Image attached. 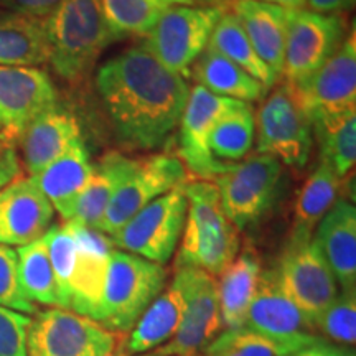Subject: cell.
I'll list each match as a JSON object with an SVG mask.
<instances>
[{
	"instance_id": "cell-1",
	"label": "cell",
	"mask_w": 356,
	"mask_h": 356,
	"mask_svg": "<svg viewBox=\"0 0 356 356\" xmlns=\"http://www.w3.org/2000/svg\"><path fill=\"white\" fill-rule=\"evenodd\" d=\"M119 142L132 150H154L180 126L190 88L185 78L160 65L142 44L106 61L96 74Z\"/></svg>"
},
{
	"instance_id": "cell-2",
	"label": "cell",
	"mask_w": 356,
	"mask_h": 356,
	"mask_svg": "<svg viewBox=\"0 0 356 356\" xmlns=\"http://www.w3.org/2000/svg\"><path fill=\"white\" fill-rule=\"evenodd\" d=\"M48 63L60 79L79 84L114 42L101 0H63L43 20Z\"/></svg>"
},
{
	"instance_id": "cell-3",
	"label": "cell",
	"mask_w": 356,
	"mask_h": 356,
	"mask_svg": "<svg viewBox=\"0 0 356 356\" xmlns=\"http://www.w3.org/2000/svg\"><path fill=\"white\" fill-rule=\"evenodd\" d=\"M167 269L131 252L113 249L99 323L124 337L165 289Z\"/></svg>"
},
{
	"instance_id": "cell-4",
	"label": "cell",
	"mask_w": 356,
	"mask_h": 356,
	"mask_svg": "<svg viewBox=\"0 0 356 356\" xmlns=\"http://www.w3.org/2000/svg\"><path fill=\"white\" fill-rule=\"evenodd\" d=\"M309 119L312 131H322L356 114L355 29L335 55L296 88H289Z\"/></svg>"
},
{
	"instance_id": "cell-5",
	"label": "cell",
	"mask_w": 356,
	"mask_h": 356,
	"mask_svg": "<svg viewBox=\"0 0 356 356\" xmlns=\"http://www.w3.org/2000/svg\"><path fill=\"white\" fill-rule=\"evenodd\" d=\"M222 13L225 8L220 6L167 7L144 37L142 47L172 73L190 78L191 66L208 47Z\"/></svg>"
},
{
	"instance_id": "cell-6",
	"label": "cell",
	"mask_w": 356,
	"mask_h": 356,
	"mask_svg": "<svg viewBox=\"0 0 356 356\" xmlns=\"http://www.w3.org/2000/svg\"><path fill=\"white\" fill-rule=\"evenodd\" d=\"M215 185L225 215L239 231L259 222L277 200L282 163L266 154L248 155L218 175Z\"/></svg>"
},
{
	"instance_id": "cell-7",
	"label": "cell",
	"mask_w": 356,
	"mask_h": 356,
	"mask_svg": "<svg viewBox=\"0 0 356 356\" xmlns=\"http://www.w3.org/2000/svg\"><path fill=\"white\" fill-rule=\"evenodd\" d=\"M185 220L186 197L180 185L142 208L109 241L119 251L165 266L175 254Z\"/></svg>"
},
{
	"instance_id": "cell-8",
	"label": "cell",
	"mask_w": 356,
	"mask_h": 356,
	"mask_svg": "<svg viewBox=\"0 0 356 356\" xmlns=\"http://www.w3.org/2000/svg\"><path fill=\"white\" fill-rule=\"evenodd\" d=\"M121 335L73 310H38L26 335V356H114Z\"/></svg>"
},
{
	"instance_id": "cell-9",
	"label": "cell",
	"mask_w": 356,
	"mask_h": 356,
	"mask_svg": "<svg viewBox=\"0 0 356 356\" xmlns=\"http://www.w3.org/2000/svg\"><path fill=\"white\" fill-rule=\"evenodd\" d=\"M341 13L287 10V38L282 76L287 88H296L318 71L348 37Z\"/></svg>"
},
{
	"instance_id": "cell-10",
	"label": "cell",
	"mask_w": 356,
	"mask_h": 356,
	"mask_svg": "<svg viewBox=\"0 0 356 356\" xmlns=\"http://www.w3.org/2000/svg\"><path fill=\"white\" fill-rule=\"evenodd\" d=\"M312 236L291 233L274 269L280 286L314 328L315 320L332 304L340 287Z\"/></svg>"
},
{
	"instance_id": "cell-11",
	"label": "cell",
	"mask_w": 356,
	"mask_h": 356,
	"mask_svg": "<svg viewBox=\"0 0 356 356\" xmlns=\"http://www.w3.org/2000/svg\"><path fill=\"white\" fill-rule=\"evenodd\" d=\"M173 279L184 293V320L172 340L152 353L157 356L202 353L207 345L222 332L218 277L195 267H177Z\"/></svg>"
},
{
	"instance_id": "cell-12",
	"label": "cell",
	"mask_w": 356,
	"mask_h": 356,
	"mask_svg": "<svg viewBox=\"0 0 356 356\" xmlns=\"http://www.w3.org/2000/svg\"><path fill=\"white\" fill-rule=\"evenodd\" d=\"M257 154L277 159L289 167L304 168L312 149V126L286 84L262 101L254 118Z\"/></svg>"
},
{
	"instance_id": "cell-13",
	"label": "cell",
	"mask_w": 356,
	"mask_h": 356,
	"mask_svg": "<svg viewBox=\"0 0 356 356\" xmlns=\"http://www.w3.org/2000/svg\"><path fill=\"white\" fill-rule=\"evenodd\" d=\"M185 181L186 170L178 157L168 154L139 157L136 168L114 193L96 231L113 238L142 208Z\"/></svg>"
},
{
	"instance_id": "cell-14",
	"label": "cell",
	"mask_w": 356,
	"mask_h": 356,
	"mask_svg": "<svg viewBox=\"0 0 356 356\" xmlns=\"http://www.w3.org/2000/svg\"><path fill=\"white\" fill-rule=\"evenodd\" d=\"M248 102L216 96L200 84L190 89L188 99L180 119V160L185 170L198 180H215L228 170L231 163L220 162L210 150V136L215 124L225 114L236 111Z\"/></svg>"
},
{
	"instance_id": "cell-15",
	"label": "cell",
	"mask_w": 356,
	"mask_h": 356,
	"mask_svg": "<svg viewBox=\"0 0 356 356\" xmlns=\"http://www.w3.org/2000/svg\"><path fill=\"white\" fill-rule=\"evenodd\" d=\"M56 102L53 79L40 66H0V139L17 145L29 124Z\"/></svg>"
},
{
	"instance_id": "cell-16",
	"label": "cell",
	"mask_w": 356,
	"mask_h": 356,
	"mask_svg": "<svg viewBox=\"0 0 356 356\" xmlns=\"http://www.w3.org/2000/svg\"><path fill=\"white\" fill-rule=\"evenodd\" d=\"M244 327L293 345H309L318 338L310 320L280 286L275 269L261 273Z\"/></svg>"
},
{
	"instance_id": "cell-17",
	"label": "cell",
	"mask_w": 356,
	"mask_h": 356,
	"mask_svg": "<svg viewBox=\"0 0 356 356\" xmlns=\"http://www.w3.org/2000/svg\"><path fill=\"white\" fill-rule=\"evenodd\" d=\"M74 222V221H73ZM76 225V257L71 273L66 304L68 310L99 322L113 243L96 229Z\"/></svg>"
},
{
	"instance_id": "cell-18",
	"label": "cell",
	"mask_w": 356,
	"mask_h": 356,
	"mask_svg": "<svg viewBox=\"0 0 356 356\" xmlns=\"http://www.w3.org/2000/svg\"><path fill=\"white\" fill-rule=\"evenodd\" d=\"M55 210L32 177L20 175L0 190V244L26 246L53 226Z\"/></svg>"
},
{
	"instance_id": "cell-19",
	"label": "cell",
	"mask_w": 356,
	"mask_h": 356,
	"mask_svg": "<svg viewBox=\"0 0 356 356\" xmlns=\"http://www.w3.org/2000/svg\"><path fill=\"white\" fill-rule=\"evenodd\" d=\"M78 139H81V126L70 109L60 102L44 109L29 124L19 140L26 172L30 177L37 175Z\"/></svg>"
},
{
	"instance_id": "cell-20",
	"label": "cell",
	"mask_w": 356,
	"mask_h": 356,
	"mask_svg": "<svg viewBox=\"0 0 356 356\" xmlns=\"http://www.w3.org/2000/svg\"><path fill=\"white\" fill-rule=\"evenodd\" d=\"M95 163L83 137L32 178L63 221L73 220L76 204L91 178Z\"/></svg>"
},
{
	"instance_id": "cell-21",
	"label": "cell",
	"mask_w": 356,
	"mask_h": 356,
	"mask_svg": "<svg viewBox=\"0 0 356 356\" xmlns=\"http://www.w3.org/2000/svg\"><path fill=\"white\" fill-rule=\"evenodd\" d=\"M314 241L335 275L340 291L356 289V208L338 200L314 231Z\"/></svg>"
},
{
	"instance_id": "cell-22",
	"label": "cell",
	"mask_w": 356,
	"mask_h": 356,
	"mask_svg": "<svg viewBox=\"0 0 356 356\" xmlns=\"http://www.w3.org/2000/svg\"><path fill=\"white\" fill-rule=\"evenodd\" d=\"M178 246L177 267H195L218 277L238 256L241 236L233 222L207 226L185 220Z\"/></svg>"
},
{
	"instance_id": "cell-23",
	"label": "cell",
	"mask_w": 356,
	"mask_h": 356,
	"mask_svg": "<svg viewBox=\"0 0 356 356\" xmlns=\"http://www.w3.org/2000/svg\"><path fill=\"white\" fill-rule=\"evenodd\" d=\"M231 8L257 55L280 81L287 38L286 8L261 0H234Z\"/></svg>"
},
{
	"instance_id": "cell-24",
	"label": "cell",
	"mask_w": 356,
	"mask_h": 356,
	"mask_svg": "<svg viewBox=\"0 0 356 356\" xmlns=\"http://www.w3.org/2000/svg\"><path fill=\"white\" fill-rule=\"evenodd\" d=\"M184 293L175 279L159 293L137 320L124 345L127 355L150 353L165 345L184 320Z\"/></svg>"
},
{
	"instance_id": "cell-25",
	"label": "cell",
	"mask_w": 356,
	"mask_h": 356,
	"mask_svg": "<svg viewBox=\"0 0 356 356\" xmlns=\"http://www.w3.org/2000/svg\"><path fill=\"white\" fill-rule=\"evenodd\" d=\"M262 273L261 259L254 249H239L233 262L220 274L218 299L222 330L244 327L248 310L254 299Z\"/></svg>"
},
{
	"instance_id": "cell-26",
	"label": "cell",
	"mask_w": 356,
	"mask_h": 356,
	"mask_svg": "<svg viewBox=\"0 0 356 356\" xmlns=\"http://www.w3.org/2000/svg\"><path fill=\"white\" fill-rule=\"evenodd\" d=\"M139 159H131L121 152H106L92 167L91 178L76 204L73 220L84 228L96 229L108 210L111 200Z\"/></svg>"
},
{
	"instance_id": "cell-27",
	"label": "cell",
	"mask_w": 356,
	"mask_h": 356,
	"mask_svg": "<svg viewBox=\"0 0 356 356\" xmlns=\"http://www.w3.org/2000/svg\"><path fill=\"white\" fill-rule=\"evenodd\" d=\"M190 76L213 95L248 104L262 99L267 91L251 74L208 47L191 66Z\"/></svg>"
},
{
	"instance_id": "cell-28",
	"label": "cell",
	"mask_w": 356,
	"mask_h": 356,
	"mask_svg": "<svg viewBox=\"0 0 356 356\" xmlns=\"http://www.w3.org/2000/svg\"><path fill=\"white\" fill-rule=\"evenodd\" d=\"M48 63L43 20L0 12V66H40Z\"/></svg>"
},
{
	"instance_id": "cell-29",
	"label": "cell",
	"mask_w": 356,
	"mask_h": 356,
	"mask_svg": "<svg viewBox=\"0 0 356 356\" xmlns=\"http://www.w3.org/2000/svg\"><path fill=\"white\" fill-rule=\"evenodd\" d=\"M340 188L341 178L323 159H320L317 168L302 185L299 197L293 204L291 233L314 234L320 220L340 200Z\"/></svg>"
},
{
	"instance_id": "cell-30",
	"label": "cell",
	"mask_w": 356,
	"mask_h": 356,
	"mask_svg": "<svg viewBox=\"0 0 356 356\" xmlns=\"http://www.w3.org/2000/svg\"><path fill=\"white\" fill-rule=\"evenodd\" d=\"M208 48L228 58L229 61H233L248 74L257 79L266 89L274 88L279 83L273 71L267 68L264 61L256 53L254 47L244 32L241 22L233 12L225 10L221 19L218 20L216 26L213 29L210 42H208Z\"/></svg>"
},
{
	"instance_id": "cell-31",
	"label": "cell",
	"mask_w": 356,
	"mask_h": 356,
	"mask_svg": "<svg viewBox=\"0 0 356 356\" xmlns=\"http://www.w3.org/2000/svg\"><path fill=\"white\" fill-rule=\"evenodd\" d=\"M19 257V279L26 299L35 305H44L48 309H61V297L53 273L50 254H48L44 238L26 246L17 248Z\"/></svg>"
},
{
	"instance_id": "cell-32",
	"label": "cell",
	"mask_w": 356,
	"mask_h": 356,
	"mask_svg": "<svg viewBox=\"0 0 356 356\" xmlns=\"http://www.w3.org/2000/svg\"><path fill=\"white\" fill-rule=\"evenodd\" d=\"M256 140L254 114L249 104L225 114L210 136V150L220 162L231 163L246 159Z\"/></svg>"
},
{
	"instance_id": "cell-33",
	"label": "cell",
	"mask_w": 356,
	"mask_h": 356,
	"mask_svg": "<svg viewBox=\"0 0 356 356\" xmlns=\"http://www.w3.org/2000/svg\"><path fill=\"white\" fill-rule=\"evenodd\" d=\"M302 346L305 345L286 343L241 327L222 330L207 345L202 356H287Z\"/></svg>"
},
{
	"instance_id": "cell-34",
	"label": "cell",
	"mask_w": 356,
	"mask_h": 356,
	"mask_svg": "<svg viewBox=\"0 0 356 356\" xmlns=\"http://www.w3.org/2000/svg\"><path fill=\"white\" fill-rule=\"evenodd\" d=\"M114 38L145 37L167 7L157 0H101Z\"/></svg>"
},
{
	"instance_id": "cell-35",
	"label": "cell",
	"mask_w": 356,
	"mask_h": 356,
	"mask_svg": "<svg viewBox=\"0 0 356 356\" xmlns=\"http://www.w3.org/2000/svg\"><path fill=\"white\" fill-rule=\"evenodd\" d=\"M314 333L335 345L355 348L356 343V289L340 291L314 323Z\"/></svg>"
},
{
	"instance_id": "cell-36",
	"label": "cell",
	"mask_w": 356,
	"mask_h": 356,
	"mask_svg": "<svg viewBox=\"0 0 356 356\" xmlns=\"http://www.w3.org/2000/svg\"><path fill=\"white\" fill-rule=\"evenodd\" d=\"M320 142V159L340 178L353 170L356 162V114L315 132Z\"/></svg>"
},
{
	"instance_id": "cell-37",
	"label": "cell",
	"mask_w": 356,
	"mask_h": 356,
	"mask_svg": "<svg viewBox=\"0 0 356 356\" xmlns=\"http://www.w3.org/2000/svg\"><path fill=\"white\" fill-rule=\"evenodd\" d=\"M0 307L33 315L38 309L26 299L19 279V257L15 249L0 244Z\"/></svg>"
},
{
	"instance_id": "cell-38",
	"label": "cell",
	"mask_w": 356,
	"mask_h": 356,
	"mask_svg": "<svg viewBox=\"0 0 356 356\" xmlns=\"http://www.w3.org/2000/svg\"><path fill=\"white\" fill-rule=\"evenodd\" d=\"M30 323V315L0 307V356H26Z\"/></svg>"
},
{
	"instance_id": "cell-39",
	"label": "cell",
	"mask_w": 356,
	"mask_h": 356,
	"mask_svg": "<svg viewBox=\"0 0 356 356\" xmlns=\"http://www.w3.org/2000/svg\"><path fill=\"white\" fill-rule=\"evenodd\" d=\"M61 2L63 0H0V8L3 12L44 20Z\"/></svg>"
},
{
	"instance_id": "cell-40",
	"label": "cell",
	"mask_w": 356,
	"mask_h": 356,
	"mask_svg": "<svg viewBox=\"0 0 356 356\" xmlns=\"http://www.w3.org/2000/svg\"><path fill=\"white\" fill-rule=\"evenodd\" d=\"M20 175L22 167L15 145L0 139V190Z\"/></svg>"
},
{
	"instance_id": "cell-41",
	"label": "cell",
	"mask_w": 356,
	"mask_h": 356,
	"mask_svg": "<svg viewBox=\"0 0 356 356\" xmlns=\"http://www.w3.org/2000/svg\"><path fill=\"white\" fill-rule=\"evenodd\" d=\"M287 356H355V348L335 345L318 337L315 341L302 346V348L296 350Z\"/></svg>"
},
{
	"instance_id": "cell-42",
	"label": "cell",
	"mask_w": 356,
	"mask_h": 356,
	"mask_svg": "<svg viewBox=\"0 0 356 356\" xmlns=\"http://www.w3.org/2000/svg\"><path fill=\"white\" fill-rule=\"evenodd\" d=\"M353 6L355 0H307V7L318 13H341L353 8Z\"/></svg>"
},
{
	"instance_id": "cell-43",
	"label": "cell",
	"mask_w": 356,
	"mask_h": 356,
	"mask_svg": "<svg viewBox=\"0 0 356 356\" xmlns=\"http://www.w3.org/2000/svg\"><path fill=\"white\" fill-rule=\"evenodd\" d=\"M261 2L273 3V6L286 8V10H304L307 7V0H261Z\"/></svg>"
},
{
	"instance_id": "cell-44",
	"label": "cell",
	"mask_w": 356,
	"mask_h": 356,
	"mask_svg": "<svg viewBox=\"0 0 356 356\" xmlns=\"http://www.w3.org/2000/svg\"><path fill=\"white\" fill-rule=\"evenodd\" d=\"M160 6L173 7V6H193V0H157Z\"/></svg>"
},
{
	"instance_id": "cell-45",
	"label": "cell",
	"mask_w": 356,
	"mask_h": 356,
	"mask_svg": "<svg viewBox=\"0 0 356 356\" xmlns=\"http://www.w3.org/2000/svg\"><path fill=\"white\" fill-rule=\"evenodd\" d=\"M195 2V0H193ZM197 2H203V3H220V2H228V0H197Z\"/></svg>"
},
{
	"instance_id": "cell-46",
	"label": "cell",
	"mask_w": 356,
	"mask_h": 356,
	"mask_svg": "<svg viewBox=\"0 0 356 356\" xmlns=\"http://www.w3.org/2000/svg\"><path fill=\"white\" fill-rule=\"evenodd\" d=\"M114 356H127V353H126V350H124V346H121V348H118V350H115V353H114Z\"/></svg>"
},
{
	"instance_id": "cell-47",
	"label": "cell",
	"mask_w": 356,
	"mask_h": 356,
	"mask_svg": "<svg viewBox=\"0 0 356 356\" xmlns=\"http://www.w3.org/2000/svg\"><path fill=\"white\" fill-rule=\"evenodd\" d=\"M136 356H157L155 353H144V355H136Z\"/></svg>"
},
{
	"instance_id": "cell-48",
	"label": "cell",
	"mask_w": 356,
	"mask_h": 356,
	"mask_svg": "<svg viewBox=\"0 0 356 356\" xmlns=\"http://www.w3.org/2000/svg\"><path fill=\"white\" fill-rule=\"evenodd\" d=\"M190 356H202V353H197V355H190Z\"/></svg>"
}]
</instances>
